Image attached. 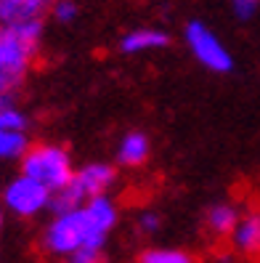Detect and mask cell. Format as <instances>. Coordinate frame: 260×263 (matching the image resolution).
Here are the masks:
<instances>
[{"instance_id": "obj_18", "label": "cell", "mask_w": 260, "mask_h": 263, "mask_svg": "<svg viewBox=\"0 0 260 263\" xmlns=\"http://www.w3.org/2000/svg\"><path fill=\"white\" fill-rule=\"evenodd\" d=\"M138 226H141V231H146V234H154V231L159 229V215L157 213H144L138 218Z\"/></svg>"}, {"instance_id": "obj_20", "label": "cell", "mask_w": 260, "mask_h": 263, "mask_svg": "<svg viewBox=\"0 0 260 263\" xmlns=\"http://www.w3.org/2000/svg\"><path fill=\"white\" fill-rule=\"evenodd\" d=\"M6 104V96H0V106H3Z\"/></svg>"}, {"instance_id": "obj_1", "label": "cell", "mask_w": 260, "mask_h": 263, "mask_svg": "<svg viewBox=\"0 0 260 263\" xmlns=\"http://www.w3.org/2000/svg\"><path fill=\"white\" fill-rule=\"evenodd\" d=\"M117 223V205L109 194L88 199L85 205L56 213L43 234L45 250L53 255H72L80 247H104Z\"/></svg>"}, {"instance_id": "obj_3", "label": "cell", "mask_w": 260, "mask_h": 263, "mask_svg": "<svg viewBox=\"0 0 260 263\" xmlns=\"http://www.w3.org/2000/svg\"><path fill=\"white\" fill-rule=\"evenodd\" d=\"M114 178H117L114 167L106 165V162H88V165H83L80 170H74V176L69 178L67 186L51 197L53 215L64 213V210H72V208H80V205L88 202V199L106 194L114 186Z\"/></svg>"}, {"instance_id": "obj_4", "label": "cell", "mask_w": 260, "mask_h": 263, "mask_svg": "<svg viewBox=\"0 0 260 263\" xmlns=\"http://www.w3.org/2000/svg\"><path fill=\"white\" fill-rule=\"evenodd\" d=\"M22 173L43 183L51 194H56L69 183V178L74 176V167L64 146L37 144V146H29L27 154L22 157Z\"/></svg>"}, {"instance_id": "obj_19", "label": "cell", "mask_w": 260, "mask_h": 263, "mask_svg": "<svg viewBox=\"0 0 260 263\" xmlns=\"http://www.w3.org/2000/svg\"><path fill=\"white\" fill-rule=\"evenodd\" d=\"M0 226H3V208H0Z\"/></svg>"}, {"instance_id": "obj_9", "label": "cell", "mask_w": 260, "mask_h": 263, "mask_svg": "<svg viewBox=\"0 0 260 263\" xmlns=\"http://www.w3.org/2000/svg\"><path fill=\"white\" fill-rule=\"evenodd\" d=\"M149 152H151V141L149 136L141 130H130L119 138L117 144V162L125 165V167H138L149 160Z\"/></svg>"}, {"instance_id": "obj_7", "label": "cell", "mask_w": 260, "mask_h": 263, "mask_svg": "<svg viewBox=\"0 0 260 263\" xmlns=\"http://www.w3.org/2000/svg\"><path fill=\"white\" fill-rule=\"evenodd\" d=\"M56 0H0V24L3 27H27L43 24L45 13Z\"/></svg>"}, {"instance_id": "obj_11", "label": "cell", "mask_w": 260, "mask_h": 263, "mask_svg": "<svg viewBox=\"0 0 260 263\" xmlns=\"http://www.w3.org/2000/svg\"><path fill=\"white\" fill-rule=\"evenodd\" d=\"M242 218V213L236 205L231 202H218V205H212L205 215V226L212 231L215 237H231L234 234V229Z\"/></svg>"}, {"instance_id": "obj_13", "label": "cell", "mask_w": 260, "mask_h": 263, "mask_svg": "<svg viewBox=\"0 0 260 263\" xmlns=\"http://www.w3.org/2000/svg\"><path fill=\"white\" fill-rule=\"evenodd\" d=\"M138 263H196L194 255H189L186 250H173V247H154L146 250L141 255Z\"/></svg>"}, {"instance_id": "obj_10", "label": "cell", "mask_w": 260, "mask_h": 263, "mask_svg": "<svg viewBox=\"0 0 260 263\" xmlns=\"http://www.w3.org/2000/svg\"><path fill=\"white\" fill-rule=\"evenodd\" d=\"M167 45V35L157 27H138L130 29L128 35H122L119 48L125 53H146V51H159Z\"/></svg>"}, {"instance_id": "obj_14", "label": "cell", "mask_w": 260, "mask_h": 263, "mask_svg": "<svg viewBox=\"0 0 260 263\" xmlns=\"http://www.w3.org/2000/svg\"><path fill=\"white\" fill-rule=\"evenodd\" d=\"M0 128L3 130H22L27 133V115L22 109H16L13 104H3L0 106Z\"/></svg>"}, {"instance_id": "obj_5", "label": "cell", "mask_w": 260, "mask_h": 263, "mask_svg": "<svg viewBox=\"0 0 260 263\" xmlns=\"http://www.w3.org/2000/svg\"><path fill=\"white\" fill-rule=\"evenodd\" d=\"M186 45L205 69H210V72H231L234 69V56L228 53L223 40L205 22L186 24Z\"/></svg>"}, {"instance_id": "obj_16", "label": "cell", "mask_w": 260, "mask_h": 263, "mask_svg": "<svg viewBox=\"0 0 260 263\" xmlns=\"http://www.w3.org/2000/svg\"><path fill=\"white\" fill-rule=\"evenodd\" d=\"M69 263H104V255L98 247H80L72 255H67Z\"/></svg>"}, {"instance_id": "obj_15", "label": "cell", "mask_w": 260, "mask_h": 263, "mask_svg": "<svg viewBox=\"0 0 260 263\" xmlns=\"http://www.w3.org/2000/svg\"><path fill=\"white\" fill-rule=\"evenodd\" d=\"M51 13H53L61 24H72L74 19H77L80 8H77V3H74V0H56L53 8H51Z\"/></svg>"}, {"instance_id": "obj_17", "label": "cell", "mask_w": 260, "mask_h": 263, "mask_svg": "<svg viewBox=\"0 0 260 263\" xmlns=\"http://www.w3.org/2000/svg\"><path fill=\"white\" fill-rule=\"evenodd\" d=\"M231 6H234V13L239 19H250L260 8V0H231Z\"/></svg>"}, {"instance_id": "obj_2", "label": "cell", "mask_w": 260, "mask_h": 263, "mask_svg": "<svg viewBox=\"0 0 260 263\" xmlns=\"http://www.w3.org/2000/svg\"><path fill=\"white\" fill-rule=\"evenodd\" d=\"M43 37V24L3 27L0 24V96H8L32 69L37 45Z\"/></svg>"}, {"instance_id": "obj_12", "label": "cell", "mask_w": 260, "mask_h": 263, "mask_svg": "<svg viewBox=\"0 0 260 263\" xmlns=\"http://www.w3.org/2000/svg\"><path fill=\"white\" fill-rule=\"evenodd\" d=\"M27 149H29L27 133H22V130H3V128H0V160L24 157Z\"/></svg>"}, {"instance_id": "obj_8", "label": "cell", "mask_w": 260, "mask_h": 263, "mask_svg": "<svg viewBox=\"0 0 260 263\" xmlns=\"http://www.w3.org/2000/svg\"><path fill=\"white\" fill-rule=\"evenodd\" d=\"M231 242L242 255L260 258V210L242 215L236 229H234V234H231Z\"/></svg>"}, {"instance_id": "obj_6", "label": "cell", "mask_w": 260, "mask_h": 263, "mask_svg": "<svg viewBox=\"0 0 260 263\" xmlns=\"http://www.w3.org/2000/svg\"><path fill=\"white\" fill-rule=\"evenodd\" d=\"M51 192L43 186V183H37L35 178L29 176H16L3 192V205L16 213V215H24V218H29V215H37L40 210L51 208Z\"/></svg>"}]
</instances>
